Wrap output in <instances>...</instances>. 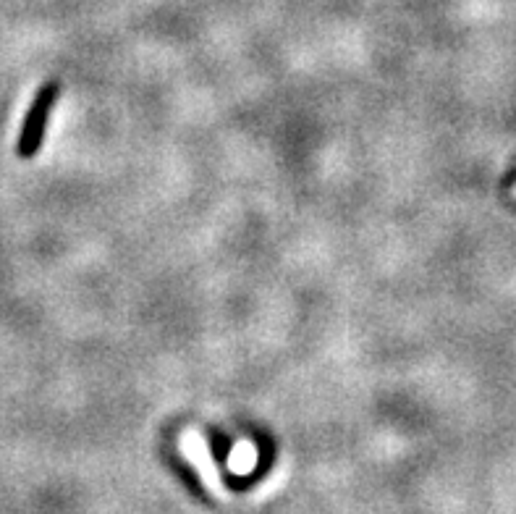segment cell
Segmentation results:
<instances>
[{
  "mask_svg": "<svg viewBox=\"0 0 516 514\" xmlns=\"http://www.w3.org/2000/svg\"><path fill=\"white\" fill-rule=\"evenodd\" d=\"M58 98V84H45L40 92H37L35 103L29 108L24 126H21L19 142H16V153L21 158H32L37 155V150L42 147V137H45V126H48L50 108Z\"/></svg>",
  "mask_w": 516,
  "mask_h": 514,
  "instance_id": "cell-1",
  "label": "cell"
},
{
  "mask_svg": "<svg viewBox=\"0 0 516 514\" xmlns=\"http://www.w3.org/2000/svg\"><path fill=\"white\" fill-rule=\"evenodd\" d=\"M181 446V454H184L189 462H192L197 470H200V478L205 480L207 488H213L218 496H226L223 494V483H221V475H218V467H215L213 457H210V449L207 444L202 441V436L197 431H186L179 441Z\"/></svg>",
  "mask_w": 516,
  "mask_h": 514,
  "instance_id": "cell-2",
  "label": "cell"
},
{
  "mask_svg": "<svg viewBox=\"0 0 516 514\" xmlns=\"http://www.w3.org/2000/svg\"><path fill=\"white\" fill-rule=\"evenodd\" d=\"M255 462H257L255 446L244 444V441H241V444L236 446L234 454H231V459H228V465L234 467L236 473H249V470L255 467Z\"/></svg>",
  "mask_w": 516,
  "mask_h": 514,
  "instance_id": "cell-3",
  "label": "cell"
}]
</instances>
